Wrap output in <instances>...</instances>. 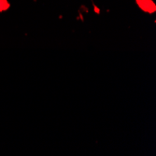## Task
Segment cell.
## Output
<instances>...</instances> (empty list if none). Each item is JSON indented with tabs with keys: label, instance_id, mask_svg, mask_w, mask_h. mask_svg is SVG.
<instances>
[{
	"label": "cell",
	"instance_id": "1",
	"mask_svg": "<svg viewBox=\"0 0 156 156\" xmlns=\"http://www.w3.org/2000/svg\"><path fill=\"white\" fill-rule=\"evenodd\" d=\"M139 7L148 12H153L155 10V6L151 0H136Z\"/></svg>",
	"mask_w": 156,
	"mask_h": 156
}]
</instances>
